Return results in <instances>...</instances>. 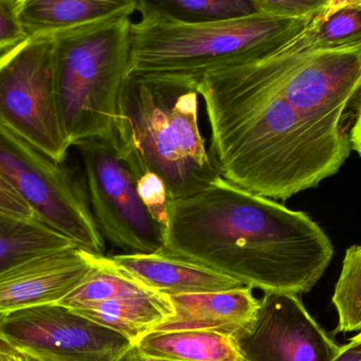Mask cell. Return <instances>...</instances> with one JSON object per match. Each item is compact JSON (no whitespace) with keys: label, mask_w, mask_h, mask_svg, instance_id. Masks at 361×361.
Here are the masks:
<instances>
[{"label":"cell","mask_w":361,"mask_h":361,"mask_svg":"<svg viewBox=\"0 0 361 361\" xmlns=\"http://www.w3.org/2000/svg\"><path fill=\"white\" fill-rule=\"evenodd\" d=\"M351 341H360L361 343V332H360V334L356 335L355 337H353V338H352Z\"/></svg>","instance_id":"4dcf8cb0"},{"label":"cell","mask_w":361,"mask_h":361,"mask_svg":"<svg viewBox=\"0 0 361 361\" xmlns=\"http://www.w3.org/2000/svg\"><path fill=\"white\" fill-rule=\"evenodd\" d=\"M137 191L152 218L166 231L169 197L165 183L159 176L146 171L137 176Z\"/></svg>","instance_id":"7402d4cb"},{"label":"cell","mask_w":361,"mask_h":361,"mask_svg":"<svg viewBox=\"0 0 361 361\" xmlns=\"http://www.w3.org/2000/svg\"><path fill=\"white\" fill-rule=\"evenodd\" d=\"M317 16L288 18L261 13L197 25L141 16L131 25L128 74L200 80L209 72L275 52Z\"/></svg>","instance_id":"277c9868"},{"label":"cell","mask_w":361,"mask_h":361,"mask_svg":"<svg viewBox=\"0 0 361 361\" xmlns=\"http://www.w3.org/2000/svg\"><path fill=\"white\" fill-rule=\"evenodd\" d=\"M141 16L186 25L216 23L261 14L255 0H137Z\"/></svg>","instance_id":"e0dca14e"},{"label":"cell","mask_w":361,"mask_h":361,"mask_svg":"<svg viewBox=\"0 0 361 361\" xmlns=\"http://www.w3.org/2000/svg\"><path fill=\"white\" fill-rule=\"evenodd\" d=\"M265 14L300 18L317 16L324 12L329 0H255Z\"/></svg>","instance_id":"603a6c76"},{"label":"cell","mask_w":361,"mask_h":361,"mask_svg":"<svg viewBox=\"0 0 361 361\" xmlns=\"http://www.w3.org/2000/svg\"><path fill=\"white\" fill-rule=\"evenodd\" d=\"M167 210L163 252L252 290L307 294L334 255L330 238L305 212L223 177L195 195L169 200Z\"/></svg>","instance_id":"7a4b0ae2"},{"label":"cell","mask_w":361,"mask_h":361,"mask_svg":"<svg viewBox=\"0 0 361 361\" xmlns=\"http://www.w3.org/2000/svg\"><path fill=\"white\" fill-rule=\"evenodd\" d=\"M301 49H328L361 42V4L345 6L329 16L318 15L311 25L293 38Z\"/></svg>","instance_id":"ffe728a7"},{"label":"cell","mask_w":361,"mask_h":361,"mask_svg":"<svg viewBox=\"0 0 361 361\" xmlns=\"http://www.w3.org/2000/svg\"><path fill=\"white\" fill-rule=\"evenodd\" d=\"M84 167L87 195L105 241L123 254H152L164 247L165 231L140 197L137 176L114 139H90L75 146Z\"/></svg>","instance_id":"ba28073f"},{"label":"cell","mask_w":361,"mask_h":361,"mask_svg":"<svg viewBox=\"0 0 361 361\" xmlns=\"http://www.w3.org/2000/svg\"><path fill=\"white\" fill-rule=\"evenodd\" d=\"M333 361H361L360 341H350L339 350L338 354Z\"/></svg>","instance_id":"484cf974"},{"label":"cell","mask_w":361,"mask_h":361,"mask_svg":"<svg viewBox=\"0 0 361 361\" xmlns=\"http://www.w3.org/2000/svg\"><path fill=\"white\" fill-rule=\"evenodd\" d=\"M70 310L124 335L135 345L175 314L169 295L161 293L114 299Z\"/></svg>","instance_id":"9a60e30c"},{"label":"cell","mask_w":361,"mask_h":361,"mask_svg":"<svg viewBox=\"0 0 361 361\" xmlns=\"http://www.w3.org/2000/svg\"><path fill=\"white\" fill-rule=\"evenodd\" d=\"M0 178L49 226L84 250L106 256L86 189L65 163L55 162L1 122Z\"/></svg>","instance_id":"8992f818"},{"label":"cell","mask_w":361,"mask_h":361,"mask_svg":"<svg viewBox=\"0 0 361 361\" xmlns=\"http://www.w3.org/2000/svg\"><path fill=\"white\" fill-rule=\"evenodd\" d=\"M199 80L128 74L116 124L120 156L135 176H159L169 200L204 190L222 177L199 125Z\"/></svg>","instance_id":"3957f363"},{"label":"cell","mask_w":361,"mask_h":361,"mask_svg":"<svg viewBox=\"0 0 361 361\" xmlns=\"http://www.w3.org/2000/svg\"><path fill=\"white\" fill-rule=\"evenodd\" d=\"M23 356H25V361H42V360H35V358L29 357V356H25V355H23Z\"/></svg>","instance_id":"1f68e13d"},{"label":"cell","mask_w":361,"mask_h":361,"mask_svg":"<svg viewBox=\"0 0 361 361\" xmlns=\"http://www.w3.org/2000/svg\"><path fill=\"white\" fill-rule=\"evenodd\" d=\"M355 4H361V0H329L326 8H324L322 14H319V16H329V15L333 14L341 8H345V6H355Z\"/></svg>","instance_id":"4316f807"},{"label":"cell","mask_w":361,"mask_h":361,"mask_svg":"<svg viewBox=\"0 0 361 361\" xmlns=\"http://www.w3.org/2000/svg\"><path fill=\"white\" fill-rule=\"evenodd\" d=\"M121 361H173V360H158V358L148 357V356L143 355L137 351V348L133 347L126 355L124 356ZM246 361V360H245Z\"/></svg>","instance_id":"f546056e"},{"label":"cell","mask_w":361,"mask_h":361,"mask_svg":"<svg viewBox=\"0 0 361 361\" xmlns=\"http://www.w3.org/2000/svg\"><path fill=\"white\" fill-rule=\"evenodd\" d=\"M97 255L78 245L44 252L0 271V314L57 303L97 267Z\"/></svg>","instance_id":"8fae6325"},{"label":"cell","mask_w":361,"mask_h":361,"mask_svg":"<svg viewBox=\"0 0 361 361\" xmlns=\"http://www.w3.org/2000/svg\"><path fill=\"white\" fill-rule=\"evenodd\" d=\"M133 23V15H121L52 34L57 103L71 147L116 137Z\"/></svg>","instance_id":"5b68a950"},{"label":"cell","mask_w":361,"mask_h":361,"mask_svg":"<svg viewBox=\"0 0 361 361\" xmlns=\"http://www.w3.org/2000/svg\"><path fill=\"white\" fill-rule=\"evenodd\" d=\"M158 293L146 286L124 269L116 267L108 256H97V267L73 292L59 305L78 309L114 299L130 298Z\"/></svg>","instance_id":"d6986e66"},{"label":"cell","mask_w":361,"mask_h":361,"mask_svg":"<svg viewBox=\"0 0 361 361\" xmlns=\"http://www.w3.org/2000/svg\"><path fill=\"white\" fill-rule=\"evenodd\" d=\"M148 357L173 361H245L233 337L209 331H154L137 341Z\"/></svg>","instance_id":"2e32d148"},{"label":"cell","mask_w":361,"mask_h":361,"mask_svg":"<svg viewBox=\"0 0 361 361\" xmlns=\"http://www.w3.org/2000/svg\"><path fill=\"white\" fill-rule=\"evenodd\" d=\"M0 361H25V356L0 341Z\"/></svg>","instance_id":"f1b7e54d"},{"label":"cell","mask_w":361,"mask_h":361,"mask_svg":"<svg viewBox=\"0 0 361 361\" xmlns=\"http://www.w3.org/2000/svg\"><path fill=\"white\" fill-rule=\"evenodd\" d=\"M352 150L361 157V108L351 131Z\"/></svg>","instance_id":"83f0119b"},{"label":"cell","mask_w":361,"mask_h":361,"mask_svg":"<svg viewBox=\"0 0 361 361\" xmlns=\"http://www.w3.org/2000/svg\"><path fill=\"white\" fill-rule=\"evenodd\" d=\"M72 245L78 244L40 219L25 220L0 214V271L25 259Z\"/></svg>","instance_id":"ac0fdd59"},{"label":"cell","mask_w":361,"mask_h":361,"mask_svg":"<svg viewBox=\"0 0 361 361\" xmlns=\"http://www.w3.org/2000/svg\"><path fill=\"white\" fill-rule=\"evenodd\" d=\"M169 298L175 314L156 331H209L235 337L252 324L260 305L252 288L245 286L222 292L171 295Z\"/></svg>","instance_id":"7c38bea8"},{"label":"cell","mask_w":361,"mask_h":361,"mask_svg":"<svg viewBox=\"0 0 361 361\" xmlns=\"http://www.w3.org/2000/svg\"><path fill=\"white\" fill-rule=\"evenodd\" d=\"M0 341L42 361H121L135 345L59 303L0 314Z\"/></svg>","instance_id":"9c48e42d"},{"label":"cell","mask_w":361,"mask_h":361,"mask_svg":"<svg viewBox=\"0 0 361 361\" xmlns=\"http://www.w3.org/2000/svg\"><path fill=\"white\" fill-rule=\"evenodd\" d=\"M0 214L25 219V220L39 219L23 197L1 178H0Z\"/></svg>","instance_id":"d4e9b609"},{"label":"cell","mask_w":361,"mask_h":361,"mask_svg":"<svg viewBox=\"0 0 361 361\" xmlns=\"http://www.w3.org/2000/svg\"><path fill=\"white\" fill-rule=\"evenodd\" d=\"M209 152L224 179L286 200L336 175L361 108V42L275 52L202 76Z\"/></svg>","instance_id":"6da1fadb"},{"label":"cell","mask_w":361,"mask_h":361,"mask_svg":"<svg viewBox=\"0 0 361 361\" xmlns=\"http://www.w3.org/2000/svg\"><path fill=\"white\" fill-rule=\"evenodd\" d=\"M233 338L246 361H333L341 348L288 293H265L254 322Z\"/></svg>","instance_id":"30bf717a"},{"label":"cell","mask_w":361,"mask_h":361,"mask_svg":"<svg viewBox=\"0 0 361 361\" xmlns=\"http://www.w3.org/2000/svg\"><path fill=\"white\" fill-rule=\"evenodd\" d=\"M110 260L161 294L222 292L244 286L233 278L160 250L152 254H120Z\"/></svg>","instance_id":"4fadbf2b"},{"label":"cell","mask_w":361,"mask_h":361,"mask_svg":"<svg viewBox=\"0 0 361 361\" xmlns=\"http://www.w3.org/2000/svg\"><path fill=\"white\" fill-rule=\"evenodd\" d=\"M18 0H0V54L29 37L17 17Z\"/></svg>","instance_id":"cb8c5ba5"},{"label":"cell","mask_w":361,"mask_h":361,"mask_svg":"<svg viewBox=\"0 0 361 361\" xmlns=\"http://www.w3.org/2000/svg\"><path fill=\"white\" fill-rule=\"evenodd\" d=\"M332 301L339 317L335 333L361 332V245L345 252Z\"/></svg>","instance_id":"44dd1931"},{"label":"cell","mask_w":361,"mask_h":361,"mask_svg":"<svg viewBox=\"0 0 361 361\" xmlns=\"http://www.w3.org/2000/svg\"><path fill=\"white\" fill-rule=\"evenodd\" d=\"M137 11V0H18L16 8L29 36L54 34Z\"/></svg>","instance_id":"5bb4252c"},{"label":"cell","mask_w":361,"mask_h":361,"mask_svg":"<svg viewBox=\"0 0 361 361\" xmlns=\"http://www.w3.org/2000/svg\"><path fill=\"white\" fill-rule=\"evenodd\" d=\"M54 37L29 36L0 54V122L55 162L71 147L55 88Z\"/></svg>","instance_id":"52a82bcc"}]
</instances>
